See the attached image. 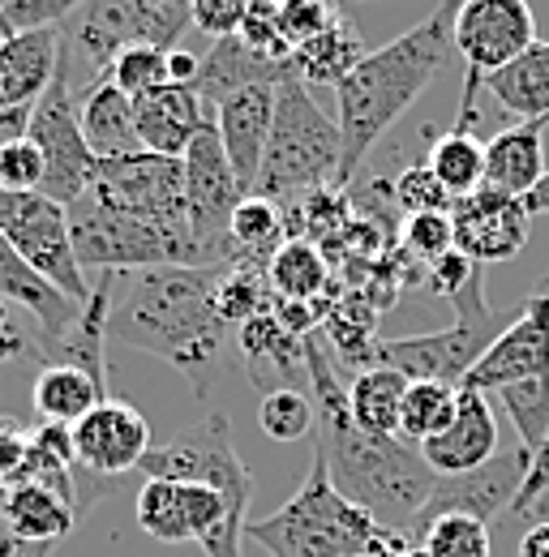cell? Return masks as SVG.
<instances>
[{"label":"cell","instance_id":"f5cc1de1","mask_svg":"<svg viewBox=\"0 0 549 557\" xmlns=\"http://www.w3.org/2000/svg\"><path fill=\"white\" fill-rule=\"evenodd\" d=\"M26 455H30V429H22L17 420H0V485L17 481Z\"/></svg>","mask_w":549,"mask_h":557},{"label":"cell","instance_id":"52a82bcc","mask_svg":"<svg viewBox=\"0 0 549 557\" xmlns=\"http://www.w3.org/2000/svg\"><path fill=\"white\" fill-rule=\"evenodd\" d=\"M69 236L82 271L99 267V275L155 271V267H206L203 245L190 232H168L159 223H146L137 214L99 202L95 194H82L69 207Z\"/></svg>","mask_w":549,"mask_h":557},{"label":"cell","instance_id":"4fadbf2b","mask_svg":"<svg viewBox=\"0 0 549 557\" xmlns=\"http://www.w3.org/2000/svg\"><path fill=\"white\" fill-rule=\"evenodd\" d=\"M99 202L159 223L168 232H190V202H185V159L137 150L125 159H103L95 185L86 189Z\"/></svg>","mask_w":549,"mask_h":557},{"label":"cell","instance_id":"603a6c76","mask_svg":"<svg viewBox=\"0 0 549 557\" xmlns=\"http://www.w3.org/2000/svg\"><path fill=\"white\" fill-rule=\"evenodd\" d=\"M61 57H65L61 26H35V30L4 35L0 39V103L35 108L61 70Z\"/></svg>","mask_w":549,"mask_h":557},{"label":"cell","instance_id":"ee69618b","mask_svg":"<svg viewBox=\"0 0 549 557\" xmlns=\"http://www.w3.org/2000/svg\"><path fill=\"white\" fill-rule=\"evenodd\" d=\"M455 249V227L451 214H408L404 219V253L434 267L442 253Z\"/></svg>","mask_w":549,"mask_h":557},{"label":"cell","instance_id":"ffe728a7","mask_svg":"<svg viewBox=\"0 0 549 557\" xmlns=\"http://www.w3.org/2000/svg\"><path fill=\"white\" fill-rule=\"evenodd\" d=\"M236 351L249 369V382L274 395V391H309V364H305V339L292 335L279 318L258 313L245 326H236Z\"/></svg>","mask_w":549,"mask_h":557},{"label":"cell","instance_id":"4316f807","mask_svg":"<svg viewBox=\"0 0 549 557\" xmlns=\"http://www.w3.org/2000/svg\"><path fill=\"white\" fill-rule=\"evenodd\" d=\"M77 523V510L57 488L35 481H13L0 488V528L26 545H61Z\"/></svg>","mask_w":549,"mask_h":557},{"label":"cell","instance_id":"2e32d148","mask_svg":"<svg viewBox=\"0 0 549 557\" xmlns=\"http://www.w3.org/2000/svg\"><path fill=\"white\" fill-rule=\"evenodd\" d=\"M150 446V420L125 399H103L73 424V459L95 481H117L137 472Z\"/></svg>","mask_w":549,"mask_h":557},{"label":"cell","instance_id":"f546056e","mask_svg":"<svg viewBox=\"0 0 549 557\" xmlns=\"http://www.w3.org/2000/svg\"><path fill=\"white\" fill-rule=\"evenodd\" d=\"M108 399V386H99L90 373L73 369V364H39L35 382H30V404L44 424H65L73 429L95 404Z\"/></svg>","mask_w":549,"mask_h":557},{"label":"cell","instance_id":"7a4b0ae2","mask_svg":"<svg viewBox=\"0 0 549 557\" xmlns=\"http://www.w3.org/2000/svg\"><path fill=\"white\" fill-rule=\"evenodd\" d=\"M228 267H155L117 275L108 339L168 360L198 399H210L223 377L228 322L215 292Z\"/></svg>","mask_w":549,"mask_h":557},{"label":"cell","instance_id":"f907efd6","mask_svg":"<svg viewBox=\"0 0 549 557\" xmlns=\"http://www.w3.org/2000/svg\"><path fill=\"white\" fill-rule=\"evenodd\" d=\"M480 271H485V267H477L468 253L451 249V253H442V258L429 267V283H434V292H438V296H447V300H460V296L468 292V283H473Z\"/></svg>","mask_w":549,"mask_h":557},{"label":"cell","instance_id":"c3c4849f","mask_svg":"<svg viewBox=\"0 0 549 557\" xmlns=\"http://www.w3.org/2000/svg\"><path fill=\"white\" fill-rule=\"evenodd\" d=\"M86 0H0L4 13V30H35V26H61L73 9H82Z\"/></svg>","mask_w":549,"mask_h":557},{"label":"cell","instance_id":"ba28073f","mask_svg":"<svg viewBox=\"0 0 549 557\" xmlns=\"http://www.w3.org/2000/svg\"><path fill=\"white\" fill-rule=\"evenodd\" d=\"M537 44V17L528 0H460L455 13V52L464 57V99L455 129H468L477 116V95L485 77L507 70L515 57H524Z\"/></svg>","mask_w":549,"mask_h":557},{"label":"cell","instance_id":"e7e4bbea","mask_svg":"<svg viewBox=\"0 0 549 557\" xmlns=\"http://www.w3.org/2000/svg\"><path fill=\"white\" fill-rule=\"evenodd\" d=\"M0 488H4V485H0Z\"/></svg>","mask_w":549,"mask_h":557},{"label":"cell","instance_id":"9a60e30c","mask_svg":"<svg viewBox=\"0 0 549 557\" xmlns=\"http://www.w3.org/2000/svg\"><path fill=\"white\" fill-rule=\"evenodd\" d=\"M498 322L489 318H455V326L434 331V335H412V339H378L369 364L400 369L408 382H447L464 386L468 369L477 364L485 348L498 339Z\"/></svg>","mask_w":549,"mask_h":557},{"label":"cell","instance_id":"681fc988","mask_svg":"<svg viewBox=\"0 0 549 557\" xmlns=\"http://www.w3.org/2000/svg\"><path fill=\"white\" fill-rule=\"evenodd\" d=\"M249 4H254V0H190V17H194V26H198L203 35L228 39V35H241Z\"/></svg>","mask_w":549,"mask_h":557},{"label":"cell","instance_id":"d6a6232c","mask_svg":"<svg viewBox=\"0 0 549 557\" xmlns=\"http://www.w3.org/2000/svg\"><path fill=\"white\" fill-rule=\"evenodd\" d=\"M279 300H322L331 283V262L309 236H288L267 267Z\"/></svg>","mask_w":549,"mask_h":557},{"label":"cell","instance_id":"83f0119b","mask_svg":"<svg viewBox=\"0 0 549 557\" xmlns=\"http://www.w3.org/2000/svg\"><path fill=\"white\" fill-rule=\"evenodd\" d=\"M77 116H82V134L86 146L95 150V159H125L137 154L142 141H137V116H134V99L121 95L112 82H90L77 99Z\"/></svg>","mask_w":549,"mask_h":557},{"label":"cell","instance_id":"91938a15","mask_svg":"<svg viewBox=\"0 0 549 557\" xmlns=\"http://www.w3.org/2000/svg\"><path fill=\"white\" fill-rule=\"evenodd\" d=\"M0 557H52V545H26L0 528Z\"/></svg>","mask_w":549,"mask_h":557},{"label":"cell","instance_id":"db71d44e","mask_svg":"<svg viewBox=\"0 0 549 557\" xmlns=\"http://www.w3.org/2000/svg\"><path fill=\"white\" fill-rule=\"evenodd\" d=\"M546 497H549V433H546V442L537 446L533 463H528L524 488H520V497H515V515H533Z\"/></svg>","mask_w":549,"mask_h":557},{"label":"cell","instance_id":"e0dca14e","mask_svg":"<svg viewBox=\"0 0 549 557\" xmlns=\"http://www.w3.org/2000/svg\"><path fill=\"white\" fill-rule=\"evenodd\" d=\"M451 227H455L460 253H468L477 267H502L515 253H524V245L533 236V214L524 207V198L477 189L468 198H455Z\"/></svg>","mask_w":549,"mask_h":557},{"label":"cell","instance_id":"6f0895ef","mask_svg":"<svg viewBox=\"0 0 549 557\" xmlns=\"http://www.w3.org/2000/svg\"><path fill=\"white\" fill-rule=\"evenodd\" d=\"M198 70H203V57H194V52H185V48H172V52H168V73H172L176 86H194V82H198Z\"/></svg>","mask_w":549,"mask_h":557},{"label":"cell","instance_id":"cb8c5ba5","mask_svg":"<svg viewBox=\"0 0 549 557\" xmlns=\"http://www.w3.org/2000/svg\"><path fill=\"white\" fill-rule=\"evenodd\" d=\"M134 116H137V141H142V150L172 154V159H181L194 146V138L203 134L206 121H210L203 95L194 86H176V82L134 99Z\"/></svg>","mask_w":549,"mask_h":557},{"label":"cell","instance_id":"f6af8a7d","mask_svg":"<svg viewBox=\"0 0 549 557\" xmlns=\"http://www.w3.org/2000/svg\"><path fill=\"white\" fill-rule=\"evenodd\" d=\"M340 17L343 13L335 0H283V4H279V26H283L292 52H296L301 44H309L314 35H322L327 26H335Z\"/></svg>","mask_w":549,"mask_h":557},{"label":"cell","instance_id":"4dcf8cb0","mask_svg":"<svg viewBox=\"0 0 549 557\" xmlns=\"http://www.w3.org/2000/svg\"><path fill=\"white\" fill-rule=\"evenodd\" d=\"M361 61H365V44H361L356 26H352L347 17H340L335 26H327L322 35H314L309 44H301V48L292 52V73H296V82H305L309 90H314V86H335V90H340Z\"/></svg>","mask_w":549,"mask_h":557},{"label":"cell","instance_id":"7402d4cb","mask_svg":"<svg viewBox=\"0 0 549 557\" xmlns=\"http://www.w3.org/2000/svg\"><path fill=\"white\" fill-rule=\"evenodd\" d=\"M0 300L35 318V326H39V348L44 351L52 348V344H61L69 331H73V322L82 318V305L69 300L57 283H48V278L39 275V271L4 240V232H0Z\"/></svg>","mask_w":549,"mask_h":557},{"label":"cell","instance_id":"94428289","mask_svg":"<svg viewBox=\"0 0 549 557\" xmlns=\"http://www.w3.org/2000/svg\"><path fill=\"white\" fill-rule=\"evenodd\" d=\"M524 207H528V214H549V172L537 181V189L524 198Z\"/></svg>","mask_w":549,"mask_h":557},{"label":"cell","instance_id":"1f68e13d","mask_svg":"<svg viewBox=\"0 0 549 557\" xmlns=\"http://www.w3.org/2000/svg\"><path fill=\"white\" fill-rule=\"evenodd\" d=\"M404 395H408V377L400 369H387V364H369L347 382L352 420L365 433H378V437H400V404H404Z\"/></svg>","mask_w":549,"mask_h":557},{"label":"cell","instance_id":"f35d334b","mask_svg":"<svg viewBox=\"0 0 549 557\" xmlns=\"http://www.w3.org/2000/svg\"><path fill=\"white\" fill-rule=\"evenodd\" d=\"M489 399L502 404V412L511 417L520 446L528 455H537V446L546 442L549 433V377H528V382H511L502 391H493Z\"/></svg>","mask_w":549,"mask_h":557},{"label":"cell","instance_id":"7bdbcfd3","mask_svg":"<svg viewBox=\"0 0 549 557\" xmlns=\"http://www.w3.org/2000/svg\"><path fill=\"white\" fill-rule=\"evenodd\" d=\"M391 202L404 214H451V207H455V198L442 189V181L429 172V163H412L395 176Z\"/></svg>","mask_w":549,"mask_h":557},{"label":"cell","instance_id":"ac0fdd59","mask_svg":"<svg viewBox=\"0 0 549 557\" xmlns=\"http://www.w3.org/2000/svg\"><path fill=\"white\" fill-rule=\"evenodd\" d=\"M549 377V292H537L524 313L498 331V339L485 348L477 364L464 377V391L493 395L511 382Z\"/></svg>","mask_w":549,"mask_h":557},{"label":"cell","instance_id":"be15d7a7","mask_svg":"<svg viewBox=\"0 0 549 557\" xmlns=\"http://www.w3.org/2000/svg\"><path fill=\"white\" fill-rule=\"evenodd\" d=\"M279 4H283V0H279Z\"/></svg>","mask_w":549,"mask_h":557},{"label":"cell","instance_id":"bcb514c9","mask_svg":"<svg viewBox=\"0 0 549 557\" xmlns=\"http://www.w3.org/2000/svg\"><path fill=\"white\" fill-rule=\"evenodd\" d=\"M241 39L267 57V61H292V44L279 26V0H254L249 13H245V26H241Z\"/></svg>","mask_w":549,"mask_h":557},{"label":"cell","instance_id":"484cf974","mask_svg":"<svg viewBox=\"0 0 549 557\" xmlns=\"http://www.w3.org/2000/svg\"><path fill=\"white\" fill-rule=\"evenodd\" d=\"M546 129L549 121H520L511 129H498L485 141V185L493 194L528 198L537 181L546 176Z\"/></svg>","mask_w":549,"mask_h":557},{"label":"cell","instance_id":"8992f818","mask_svg":"<svg viewBox=\"0 0 549 557\" xmlns=\"http://www.w3.org/2000/svg\"><path fill=\"white\" fill-rule=\"evenodd\" d=\"M190 26V0H86L61 22V39L69 65L82 61L90 82H99L125 48L146 44L172 52Z\"/></svg>","mask_w":549,"mask_h":557},{"label":"cell","instance_id":"6da1fadb","mask_svg":"<svg viewBox=\"0 0 549 557\" xmlns=\"http://www.w3.org/2000/svg\"><path fill=\"white\" fill-rule=\"evenodd\" d=\"M305 364H309V399L318 412V455L327 459L331 485L343 497H352L361 510H369L378 528L408 532L425 497L438 485V472L404 437H378L352 420L347 386L335 369L340 360L331 356L318 331L305 335Z\"/></svg>","mask_w":549,"mask_h":557},{"label":"cell","instance_id":"ab89813d","mask_svg":"<svg viewBox=\"0 0 549 557\" xmlns=\"http://www.w3.org/2000/svg\"><path fill=\"white\" fill-rule=\"evenodd\" d=\"M103 82H112V86H117L121 95H130V99H142V95H150V90H159V86H172L168 52H163V48H146V44L125 48V52L103 70Z\"/></svg>","mask_w":549,"mask_h":557},{"label":"cell","instance_id":"8fae6325","mask_svg":"<svg viewBox=\"0 0 549 557\" xmlns=\"http://www.w3.org/2000/svg\"><path fill=\"white\" fill-rule=\"evenodd\" d=\"M185 159V202H190V227L194 240L203 245L206 267H236V249H232V214L249 198L223 154V141L215 129V116L203 125V134L194 146L181 154Z\"/></svg>","mask_w":549,"mask_h":557},{"label":"cell","instance_id":"e575fe53","mask_svg":"<svg viewBox=\"0 0 549 557\" xmlns=\"http://www.w3.org/2000/svg\"><path fill=\"white\" fill-rule=\"evenodd\" d=\"M228 236H232V249H236V267H271V258L279 253V245L288 240V232H283V214L274 202L267 198H245L236 214H232V227H228Z\"/></svg>","mask_w":549,"mask_h":557},{"label":"cell","instance_id":"8d00e7d4","mask_svg":"<svg viewBox=\"0 0 549 557\" xmlns=\"http://www.w3.org/2000/svg\"><path fill=\"white\" fill-rule=\"evenodd\" d=\"M455 404H460V386H447V382H408V395L400 404V437L420 450L429 437H438L451 424Z\"/></svg>","mask_w":549,"mask_h":557},{"label":"cell","instance_id":"44dd1931","mask_svg":"<svg viewBox=\"0 0 549 557\" xmlns=\"http://www.w3.org/2000/svg\"><path fill=\"white\" fill-rule=\"evenodd\" d=\"M210 116H215L223 154H228V163H232L241 189L254 194L258 172H263V154H267V141H271L274 86H249V90L223 99Z\"/></svg>","mask_w":549,"mask_h":557},{"label":"cell","instance_id":"60d3db41","mask_svg":"<svg viewBox=\"0 0 549 557\" xmlns=\"http://www.w3.org/2000/svg\"><path fill=\"white\" fill-rule=\"evenodd\" d=\"M258 429L274 442H301L318 429V412L309 391H274L258 404Z\"/></svg>","mask_w":549,"mask_h":557},{"label":"cell","instance_id":"d4e9b609","mask_svg":"<svg viewBox=\"0 0 549 557\" xmlns=\"http://www.w3.org/2000/svg\"><path fill=\"white\" fill-rule=\"evenodd\" d=\"M296 77L292 73V61H267L258 57L241 35H228V39H215L210 52L203 57V70H198V82L194 90L203 95L206 112H215L223 99L249 90V86H279Z\"/></svg>","mask_w":549,"mask_h":557},{"label":"cell","instance_id":"277c9868","mask_svg":"<svg viewBox=\"0 0 549 557\" xmlns=\"http://www.w3.org/2000/svg\"><path fill=\"white\" fill-rule=\"evenodd\" d=\"M387 528L369 510L331 485L327 459L314 450L309 476L274 515L249 519L245 541H258L271 557H369Z\"/></svg>","mask_w":549,"mask_h":557},{"label":"cell","instance_id":"f1b7e54d","mask_svg":"<svg viewBox=\"0 0 549 557\" xmlns=\"http://www.w3.org/2000/svg\"><path fill=\"white\" fill-rule=\"evenodd\" d=\"M485 90L520 121H549V39H537L507 70L489 73Z\"/></svg>","mask_w":549,"mask_h":557},{"label":"cell","instance_id":"6125c7cd","mask_svg":"<svg viewBox=\"0 0 549 557\" xmlns=\"http://www.w3.org/2000/svg\"><path fill=\"white\" fill-rule=\"evenodd\" d=\"M4 35H9V30H4V13H0V39H4Z\"/></svg>","mask_w":549,"mask_h":557},{"label":"cell","instance_id":"680465c9","mask_svg":"<svg viewBox=\"0 0 549 557\" xmlns=\"http://www.w3.org/2000/svg\"><path fill=\"white\" fill-rule=\"evenodd\" d=\"M515 557H549V519L533 523V528L524 532V541H520V554H515Z\"/></svg>","mask_w":549,"mask_h":557},{"label":"cell","instance_id":"d590c367","mask_svg":"<svg viewBox=\"0 0 549 557\" xmlns=\"http://www.w3.org/2000/svg\"><path fill=\"white\" fill-rule=\"evenodd\" d=\"M374 326H378V309L361 292H352V296H343V300L331 305V313H327L318 335L327 339V348H331L335 360L369 369V356H374V344H378Z\"/></svg>","mask_w":549,"mask_h":557},{"label":"cell","instance_id":"9c48e42d","mask_svg":"<svg viewBox=\"0 0 549 557\" xmlns=\"http://www.w3.org/2000/svg\"><path fill=\"white\" fill-rule=\"evenodd\" d=\"M30 141L44 154V198L73 207L99 176V159L86 146L82 134V116H77V95H73V73H69L65 57L61 70L52 77V86L39 95L35 116H30Z\"/></svg>","mask_w":549,"mask_h":557},{"label":"cell","instance_id":"11a10c76","mask_svg":"<svg viewBox=\"0 0 549 557\" xmlns=\"http://www.w3.org/2000/svg\"><path fill=\"white\" fill-rule=\"evenodd\" d=\"M30 116H35V108H9V103H0V150L9 141L30 138Z\"/></svg>","mask_w":549,"mask_h":557},{"label":"cell","instance_id":"9f6ffc18","mask_svg":"<svg viewBox=\"0 0 549 557\" xmlns=\"http://www.w3.org/2000/svg\"><path fill=\"white\" fill-rule=\"evenodd\" d=\"M369 557H425V554H420V545L412 541L408 532H382L378 545L369 549Z\"/></svg>","mask_w":549,"mask_h":557},{"label":"cell","instance_id":"74e56055","mask_svg":"<svg viewBox=\"0 0 549 557\" xmlns=\"http://www.w3.org/2000/svg\"><path fill=\"white\" fill-rule=\"evenodd\" d=\"M274 287L263 267H228L219 278V292H215V305H219V318L228 326H245L249 318L258 313H271L274 309Z\"/></svg>","mask_w":549,"mask_h":557},{"label":"cell","instance_id":"3957f363","mask_svg":"<svg viewBox=\"0 0 549 557\" xmlns=\"http://www.w3.org/2000/svg\"><path fill=\"white\" fill-rule=\"evenodd\" d=\"M455 13L460 0H442L391 44L365 52V61L335 90V125L343 141L340 189L361 172L378 138L425 95V86L451 65L455 52Z\"/></svg>","mask_w":549,"mask_h":557},{"label":"cell","instance_id":"836d02e7","mask_svg":"<svg viewBox=\"0 0 549 557\" xmlns=\"http://www.w3.org/2000/svg\"><path fill=\"white\" fill-rule=\"evenodd\" d=\"M429 172L442 181V189L451 198H468L485 185V141L473 129H447L442 138L429 146Z\"/></svg>","mask_w":549,"mask_h":557},{"label":"cell","instance_id":"b9f144b4","mask_svg":"<svg viewBox=\"0 0 549 557\" xmlns=\"http://www.w3.org/2000/svg\"><path fill=\"white\" fill-rule=\"evenodd\" d=\"M420 554L425 557H493V545H489V528L477 523V519H438L420 541Z\"/></svg>","mask_w":549,"mask_h":557},{"label":"cell","instance_id":"5b68a950","mask_svg":"<svg viewBox=\"0 0 549 557\" xmlns=\"http://www.w3.org/2000/svg\"><path fill=\"white\" fill-rule=\"evenodd\" d=\"M340 125L322 112V103L314 99V90L305 82H296V77L279 82L271 141H267L254 194L279 207V202H301L318 189H340Z\"/></svg>","mask_w":549,"mask_h":557},{"label":"cell","instance_id":"7c38bea8","mask_svg":"<svg viewBox=\"0 0 549 557\" xmlns=\"http://www.w3.org/2000/svg\"><path fill=\"white\" fill-rule=\"evenodd\" d=\"M0 232L39 275L57 283L69 300H77V305L90 300V283L82 275L73 236H69V207L44 198V194L0 189Z\"/></svg>","mask_w":549,"mask_h":557},{"label":"cell","instance_id":"7dc6e473","mask_svg":"<svg viewBox=\"0 0 549 557\" xmlns=\"http://www.w3.org/2000/svg\"><path fill=\"white\" fill-rule=\"evenodd\" d=\"M0 189H9V194H39L44 189V154L30 138L9 141L0 150Z\"/></svg>","mask_w":549,"mask_h":557},{"label":"cell","instance_id":"5bb4252c","mask_svg":"<svg viewBox=\"0 0 549 557\" xmlns=\"http://www.w3.org/2000/svg\"><path fill=\"white\" fill-rule=\"evenodd\" d=\"M528 463L533 455L524 446H511V450H498L485 468L477 472H464V476H438L434 493L425 497L420 515L412 519L408 536L420 541L438 519H477V523H493L502 519V510H515V497L524 488V476H528Z\"/></svg>","mask_w":549,"mask_h":557},{"label":"cell","instance_id":"d6986e66","mask_svg":"<svg viewBox=\"0 0 549 557\" xmlns=\"http://www.w3.org/2000/svg\"><path fill=\"white\" fill-rule=\"evenodd\" d=\"M498 420L489 408V395L480 391H464L460 386V404H455V417L451 424L429 437L420 446L425 463L438 472V476H464V472H477L485 468L493 455H498Z\"/></svg>","mask_w":549,"mask_h":557},{"label":"cell","instance_id":"816d5d0a","mask_svg":"<svg viewBox=\"0 0 549 557\" xmlns=\"http://www.w3.org/2000/svg\"><path fill=\"white\" fill-rule=\"evenodd\" d=\"M22 356H39V364H44V348H39V339H30V335H26V326L17 322L13 305H4V300H0V369H4V364H17Z\"/></svg>","mask_w":549,"mask_h":557},{"label":"cell","instance_id":"30bf717a","mask_svg":"<svg viewBox=\"0 0 549 557\" xmlns=\"http://www.w3.org/2000/svg\"><path fill=\"white\" fill-rule=\"evenodd\" d=\"M137 472H146V481H181V485L219 488L236 502L254 497V472L236 455L232 420L223 412H206L198 424H190L172 442H155Z\"/></svg>","mask_w":549,"mask_h":557}]
</instances>
